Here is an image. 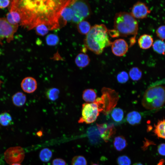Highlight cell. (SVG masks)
I'll list each match as a JSON object with an SVG mask.
<instances>
[{
    "label": "cell",
    "instance_id": "obj_1",
    "mask_svg": "<svg viewBox=\"0 0 165 165\" xmlns=\"http://www.w3.org/2000/svg\"><path fill=\"white\" fill-rule=\"evenodd\" d=\"M71 0H13L12 7L19 13L20 24L31 29L40 24L49 29L60 27V14L62 9Z\"/></svg>",
    "mask_w": 165,
    "mask_h": 165
},
{
    "label": "cell",
    "instance_id": "obj_2",
    "mask_svg": "<svg viewBox=\"0 0 165 165\" xmlns=\"http://www.w3.org/2000/svg\"><path fill=\"white\" fill-rule=\"evenodd\" d=\"M104 24L95 25L86 35L84 41L86 47L96 54H101L105 48L112 44Z\"/></svg>",
    "mask_w": 165,
    "mask_h": 165
},
{
    "label": "cell",
    "instance_id": "obj_3",
    "mask_svg": "<svg viewBox=\"0 0 165 165\" xmlns=\"http://www.w3.org/2000/svg\"><path fill=\"white\" fill-rule=\"evenodd\" d=\"M114 27L119 35L124 37L132 35L135 36L138 29V23L136 19L130 13L125 12L116 14Z\"/></svg>",
    "mask_w": 165,
    "mask_h": 165
},
{
    "label": "cell",
    "instance_id": "obj_4",
    "mask_svg": "<svg viewBox=\"0 0 165 165\" xmlns=\"http://www.w3.org/2000/svg\"><path fill=\"white\" fill-rule=\"evenodd\" d=\"M165 104V87L161 85L148 88L145 92L142 104L145 108L152 110L162 107Z\"/></svg>",
    "mask_w": 165,
    "mask_h": 165
},
{
    "label": "cell",
    "instance_id": "obj_5",
    "mask_svg": "<svg viewBox=\"0 0 165 165\" xmlns=\"http://www.w3.org/2000/svg\"><path fill=\"white\" fill-rule=\"evenodd\" d=\"M100 112H102V111L96 101L92 103H84L82 105L81 116L78 122L92 123L96 120Z\"/></svg>",
    "mask_w": 165,
    "mask_h": 165
},
{
    "label": "cell",
    "instance_id": "obj_6",
    "mask_svg": "<svg viewBox=\"0 0 165 165\" xmlns=\"http://www.w3.org/2000/svg\"><path fill=\"white\" fill-rule=\"evenodd\" d=\"M69 5L74 13L72 21L74 23H78L91 15V12L90 5L86 1H71Z\"/></svg>",
    "mask_w": 165,
    "mask_h": 165
},
{
    "label": "cell",
    "instance_id": "obj_7",
    "mask_svg": "<svg viewBox=\"0 0 165 165\" xmlns=\"http://www.w3.org/2000/svg\"><path fill=\"white\" fill-rule=\"evenodd\" d=\"M101 97L104 105L103 113L106 115L109 114L116 105L119 98L118 94L114 90L107 88H103Z\"/></svg>",
    "mask_w": 165,
    "mask_h": 165
},
{
    "label": "cell",
    "instance_id": "obj_8",
    "mask_svg": "<svg viewBox=\"0 0 165 165\" xmlns=\"http://www.w3.org/2000/svg\"><path fill=\"white\" fill-rule=\"evenodd\" d=\"M25 157V152L20 146L11 147L5 152L4 157L6 162L9 164L21 163Z\"/></svg>",
    "mask_w": 165,
    "mask_h": 165
},
{
    "label": "cell",
    "instance_id": "obj_9",
    "mask_svg": "<svg viewBox=\"0 0 165 165\" xmlns=\"http://www.w3.org/2000/svg\"><path fill=\"white\" fill-rule=\"evenodd\" d=\"M18 28L10 24L6 18H0V44L4 39L8 42L12 41Z\"/></svg>",
    "mask_w": 165,
    "mask_h": 165
},
{
    "label": "cell",
    "instance_id": "obj_10",
    "mask_svg": "<svg viewBox=\"0 0 165 165\" xmlns=\"http://www.w3.org/2000/svg\"><path fill=\"white\" fill-rule=\"evenodd\" d=\"M101 137L105 142H108L115 134V128L112 123L96 124Z\"/></svg>",
    "mask_w": 165,
    "mask_h": 165
},
{
    "label": "cell",
    "instance_id": "obj_11",
    "mask_svg": "<svg viewBox=\"0 0 165 165\" xmlns=\"http://www.w3.org/2000/svg\"><path fill=\"white\" fill-rule=\"evenodd\" d=\"M151 11L145 3L139 1L133 5L130 13L135 18L144 19L147 17Z\"/></svg>",
    "mask_w": 165,
    "mask_h": 165
},
{
    "label": "cell",
    "instance_id": "obj_12",
    "mask_svg": "<svg viewBox=\"0 0 165 165\" xmlns=\"http://www.w3.org/2000/svg\"><path fill=\"white\" fill-rule=\"evenodd\" d=\"M112 50L116 56L121 57L124 55L128 50V45L123 39H118L115 40L112 44Z\"/></svg>",
    "mask_w": 165,
    "mask_h": 165
},
{
    "label": "cell",
    "instance_id": "obj_13",
    "mask_svg": "<svg viewBox=\"0 0 165 165\" xmlns=\"http://www.w3.org/2000/svg\"><path fill=\"white\" fill-rule=\"evenodd\" d=\"M21 87L24 92L30 94L35 92L37 87V83L35 79L31 77L24 78L21 83Z\"/></svg>",
    "mask_w": 165,
    "mask_h": 165
},
{
    "label": "cell",
    "instance_id": "obj_14",
    "mask_svg": "<svg viewBox=\"0 0 165 165\" xmlns=\"http://www.w3.org/2000/svg\"><path fill=\"white\" fill-rule=\"evenodd\" d=\"M87 134L90 143L93 145H97L101 140L100 134L96 126L89 127L87 131Z\"/></svg>",
    "mask_w": 165,
    "mask_h": 165
},
{
    "label": "cell",
    "instance_id": "obj_15",
    "mask_svg": "<svg viewBox=\"0 0 165 165\" xmlns=\"http://www.w3.org/2000/svg\"><path fill=\"white\" fill-rule=\"evenodd\" d=\"M6 18L10 24L18 27L21 18L19 13L16 9L10 6L9 12L6 15Z\"/></svg>",
    "mask_w": 165,
    "mask_h": 165
},
{
    "label": "cell",
    "instance_id": "obj_16",
    "mask_svg": "<svg viewBox=\"0 0 165 165\" xmlns=\"http://www.w3.org/2000/svg\"><path fill=\"white\" fill-rule=\"evenodd\" d=\"M140 47L143 49L150 48L152 45L153 39L150 35L144 34L141 35L138 40Z\"/></svg>",
    "mask_w": 165,
    "mask_h": 165
},
{
    "label": "cell",
    "instance_id": "obj_17",
    "mask_svg": "<svg viewBox=\"0 0 165 165\" xmlns=\"http://www.w3.org/2000/svg\"><path fill=\"white\" fill-rule=\"evenodd\" d=\"M141 118V116L139 112L136 111H133L127 114L126 119L130 124L135 125L140 123Z\"/></svg>",
    "mask_w": 165,
    "mask_h": 165
},
{
    "label": "cell",
    "instance_id": "obj_18",
    "mask_svg": "<svg viewBox=\"0 0 165 165\" xmlns=\"http://www.w3.org/2000/svg\"><path fill=\"white\" fill-rule=\"evenodd\" d=\"M110 113L112 120L116 123L120 124L123 122L124 119V112L121 108H114Z\"/></svg>",
    "mask_w": 165,
    "mask_h": 165
},
{
    "label": "cell",
    "instance_id": "obj_19",
    "mask_svg": "<svg viewBox=\"0 0 165 165\" xmlns=\"http://www.w3.org/2000/svg\"><path fill=\"white\" fill-rule=\"evenodd\" d=\"M69 4L64 7L61 12L60 19L61 18L65 24L67 22L72 21L74 16L73 10Z\"/></svg>",
    "mask_w": 165,
    "mask_h": 165
},
{
    "label": "cell",
    "instance_id": "obj_20",
    "mask_svg": "<svg viewBox=\"0 0 165 165\" xmlns=\"http://www.w3.org/2000/svg\"><path fill=\"white\" fill-rule=\"evenodd\" d=\"M90 61L88 56L84 53L78 54L75 59V62L76 65L79 68H84L89 64Z\"/></svg>",
    "mask_w": 165,
    "mask_h": 165
},
{
    "label": "cell",
    "instance_id": "obj_21",
    "mask_svg": "<svg viewBox=\"0 0 165 165\" xmlns=\"http://www.w3.org/2000/svg\"><path fill=\"white\" fill-rule=\"evenodd\" d=\"M12 101L13 104L15 106L21 107L24 105L26 102V97L23 93L18 92L13 96Z\"/></svg>",
    "mask_w": 165,
    "mask_h": 165
},
{
    "label": "cell",
    "instance_id": "obj_22",
    "mask_svg": "<svg viewBox=\"0 0 165 165\" xmlns=\"http://www.w3.org/2000/svg\"><path fill=\"white\" fill-rule=\"evenodd\" d=\"M97 96L96 92L93 89H85L82 93V99L86 103H90L94 102L97 99Z\"/></svg>",
    "mask_w": 165,
    "mask_h": 165
},
{
    "label": "cell",
    "instance_id": "obj_23",
    "mask_svg": "<svg viewBox=\"0 0 165 165\" xmlns=\"http://www.w3.org/2000/svg\"><path fill=\"white\" fill-rule=\"evenodd\" d=\"M127 145L126 140L122 136L116 137L113 141V145L116 149L118 151H121L124 149Z\"/></svg>",
    "mask_w": 165,
    "mask_h": 165
},
{
    "label": "cell",
    "instance_id": "obj_24",
    "mask_svg": "<svg viewBox=\"0 0 165 165\" xmlns=\"http://www.w3.org/2000/svg\"><path fill=\"white\" fill-rule=\"evenodd\" d=\"M154 132L159 137L165 139V119L158 123L155 126Z\"/></svg>",
    "mask_w": 165,
    "mask_h": 165
},
{
    "label": "cell",
    "instance_id": "obj_25",
    "mask_svg": "<svg viewBox=\"0 0 165 165\" xmlns=\"http://www.w3.org/2000/svg\"><path fill=\"white\" fill-rule=\"evenodd\" d=\"M154 50L158 53L164 55L165 53V43L163 40H156L152 44Z\"/></svg>",
    "mask_w": 165,
    "mask_h": 165
},
{
    "label": "cell",
    "instance_id": "obj_26",
    "mask_svg": "<svg viewBox=\"0 0 165 165\" xmlns=\"http://www.w3.org/2000/svg\"><path fill=\"white\" fill-rule=\"evenodd\" d=\"M52 151L48 148H45L41 150L39 154V157L41 160L44 162H49L52 156Z\"/></svg>",
    "mask_w": 165,
    "mask_h": 165
},
{
    "label": "cell",
    "instance_id": "obj_27",
    "mask_svg": "<svg viewBox=\"0 0 165 165\" xmlns=\"http://www.w3.org/2000/svg\"><path fill=\"white\" fill-rule=\"evenodd\" d=\"M78 24L77 28L79 32L82 34L86 35L91 28L90 23L86 21L82 20Z\"/></svg>",
    "mask_w": 165,
    "mask_h": 165
},
{
    "label": "cell",
    "instance_id": "obj_28",
    "mask_svg": "<svg viewBox=\"0 0 165 165\" xmlns=\"http://www.w3.org/2000/svg\"><path fill=\"white\" fill-rule=\"evenodd\" d=\"M12 117L9 113L4 112L0 114V124L3 126H7L12 123Z\"/></svg>",
    "mask_w": 165,
    "mask_h": 165
},
{
    "label": "cell",
    "instance_id": "obj_29",
    "mask_svg": "<svg viewBox=\"0 0 165 165\" xmlns=\"http://www.w3.org/2000/svg\"><path fill=\"white\" fill-rule=\"evenodd\" d=\"M59 90L56 88H52L48 89L46 92V95L49 100L52 101L56 100L59 97Z\"/></svg>",
    "mask_w": 165,
    "mask_h": 165
},
{
    "label": "cell",
    "instance_id": "obj_30",
    "mask_svg": "<svg viewBox=\"0 0 165 165\" xmlns=\"http://www.w3.org/2000/svg\"><path fill=\"white\" fill-rule=\"evenodd\" d=\"M129 75L131 79L133 81L139 80L141 78L142 73L141 70L137 67L131 68L129 72Z\"/></svg>",
    "mask_w": 165,
    "mask_h": 165
},
{
    "label": "cell",
    "instance_id": "obj_31",
    "mask_svg": "<svg viewBox=\"0 0 165 165\" xmlns=\"http://www.w3.org/2000/svg\"><path fill=\"white\" fill-rule=\"evenodd\" d=\"M71 165H87V162L84 157L81 155L76 156L72 159Z\"/></svg>",
    "mask_w": 165,
    "mask_h": 165
},
{
    "label": "cell",
    "instance_id": "obj_32",
    "mask_svg": "<svg viewBox=\"0 0 165 165\" xmlns=\"http://www.w3.org/2000/svg\"><path fill=\"white\" fill-rule=\"evenodd\" d=\"M46 44L50 46H55L58 44L59 38L58 36L54 34L48 35L46 38Z\"/></svg>",
    "mask_w": 165,
    "mask_h": 165
},
{
    "label": "cell",
    "instance_id": "obj_33",
    "mask_svg": "<svg viewBox=\"0 0 165 165\" xmlns=\"http://www.w3.org/2000/svg\"><path fill=\"white\" fill-rule=\"evenodd\" d=\"M35 29L37 34L42 36L47 34L50 30L48 27L44 24L38 25L35 27Z\"/></svg>",
    "mask_w": 165,
    "mask_h": 165
},
{
    "label": "cell",
    "instance_id": "obj_34",
    "mask_svg": "<svg viewBox=\"0 0 165 165\" xmlns=\"http://www.w3.org/2000/svg\"><path fill=\"white\" fill-rule=\"evenodd\" d=\"M129 79L128 73L125 71H123L119 73L117 76L118 82L121 83L126 82Z\"/></svg>",
    "mask_w": 165,
    "mask_h": 165
},
{
    "label": "cell",
    "instance_id": "obj_35",
    "mask_svg": "<svg viewBox=\"0 0 165 165\" xmlns=\"http://www.w3.org/2000/svg\"><path fill=\"white\" fill-rule=\"evenodd\" d=\"M118 165H130L131 161L130 158L125 155L119 156L117 159Z\"/></svg>",
    "mask_w": 165,
    "mask_h": 165
},
{
    "label": "cell",
    "instance_id": "obj_36",
    "mask_svg": "<svg viewBox=\"0 0 165 165\" xmlns=\"http://www.w3.org/2000/svg\"><path fill=\"white\" fill-rule=\"evenodd\" d=\"M157 36L161 40H165V25H162L159 27L156 31Z\"/></svg>",
    "mask_w": 165,
    "mask_h": 165
},
{
    "label": "cell",
    "instance_id": "obj_37",
    "mask_svg": "<svg viewBox=\"0 0 165 165\" xmlns=\"http://www.w3.org/2000/svg\"><path fill=\"white\" fill-rule=\"evenodd\" d=\"M52 165H66V163L64 160L57 158L53 160Z\"/></svg>",
    "mask_w": 165,
    "mask_h": 165
},
{
    "label": "cell",
    "instance_id": "obj_38",
    "mask_svg": "<svg viewBox=\"0 0 165 165\" xmlns=\"http://www.w3.org/2000/svg\"><path fill=\"white\" fill-rule=\"evenodd\" d=\"M10 1L9 0H0V8L4 9L9 4Z\"/></svg>",
    "mask_w": 165,
    "mask_h": 165
},
{
    "label": "cell",
    "instance_id": "obj_39",
    "mask_svg": "<svg viewBox=\"0 0 165 165\" xmlns=\"http://www.w3.org/2000/svg\"><path fill=\"white\" fill-rule=\"evenodd\" d=\"M158 151L160 154L165 155V144H162L160 145L158 147Z\"/></svg>",
    "mask_w": 165,
    "mask_h": 165
},
{
    "label": "cell",
    "instance_id": "obj_40",
    "mask_svg": "<svg viewBox=\"0 0 165 165\" xmlns=\"http://www.w3.org/2000/svg\"><path fill=\"white\" fill-rule=\"evenodd\" d=\"M164 161L163 160H161L157 165H165L164 164Z\"/></svg>",
    "mask_w": 165,
    "mask_h": 165
},
{
    "label": "cell",
    "instance_id": "obj_41",
    "mask_svg": "<svg viewBox=\"0 0 165 165\" xmlns=\"http://www.w3.org/2000/svg\"><path fill=\"white\" fill-rule=\"evenodd\" d=\"M37 134L38 136H41L42 134V131H40L37 133Z\"/></svg>",
    "mask_w": 165,
    "mask_h": 165
},
{
    "label": "cell",
    "instance_id": "obj_42",
    "mask_svg": "<svg viewBox=\"0 0 165 165\" xmlns=\"http://www.w3.org/2000/svg\"><path fill=\"white\" fill-rule=\"evenodd\" d=\"M133 165H143L142 164L140 163H134Z\"/></svg>",
    "mask_w": 165,
    "mask_h": 165
},
{
    "label": "cell",
    "instance_id": "obj_43",
    "mask_svg": "<svg viewBox=\"0 0 165 165\" xmlns=\"http://www.w3.org/2000/svg\"><path fill=\"white\" fill-rule=\"evenodd\" d=\"M2 83V81L0 80V90L1 88V86Z\"/></svg>",
    "mask_w": 165,
    "mask_h": 165
},
{
    "label": "cell",
    "instance_id": "obj_44",
    "mask_svg": "<svg viewBox=\"0 0 165 165\" xmlns=\"http://www.w3.org/2000/svg\"><path fill=\"white\" fill-rule=\"evenodd\" d=\"M11 165H21L19 163H14V164H12Z\"/></svg>",
    "mask_w": 165,
    "mask_h": 165
},
{
    "label": "cell",
    "instance_id": "obj_45",
    "mask_svg": "<svg viewBox=\"0 0 165 165\" xmlns=\"http://www.w3.org/2000/svg\"><path fill=\"white\" fill-rule=\"evenodd\" d=\"M91 165H99L96 163H93Z\"/></svg>",
    "mask_w": 165,
    "mask_h": 165
},
{
    "label": "cell",
    "instance_id": "obj_46",
    "mask_svg": "<svg viewBox=\"0 0 165 165\" xmlns=\"http://www.w3.org/2000/svg\"><path fill=\"white\" fill-rule=\"evenodd\" d=\"M2 54V51L0 50V55Z\"/></svg>",
    "mask_w": 165,
    "mask_h": 165
}]
</instances>
